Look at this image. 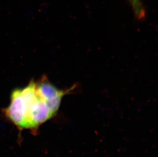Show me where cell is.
Masks as SVG:
<instances>
[{
  "label": "cell",
  "mask_w": 158,
  "mask_h": 157,
  "mask_svg": "<svg viewBox=\"0 0 158 157\" xmlns=\"http://www.w3.org/2000/svg\"><path fill=\"white\" fill-rule=\"evenodd\" d=\"M8 119L20 129L29 128L27 107L21 94V89L12 91L10 104L4 110Z\"/></svg>",
  "instance_id": "obj_1"
},
{
  "label": "cell",
  "mask_w": 158,
  "mask_h": 157,
  "mask_svg": "<svg viewBox=\"0 0 158 157\" xmlns=\"http://www.w3.org/2000/svg\"><path fill=\"white\" fill-rule=\"evenodd\" d=\"M27 113L29 128L31 129L38 127L55 114L48 103L39 95L35 101L28 106Z\"/></svg>",
  "instance_id": "obj_2"
},
{
  "label": "cell",
  "mask_w": 158,
  "mask_h": 157,
  "mask_svg": "<svg viewBox=\"0 0 158 157\" xmlns=\"http://www.w3.org/2000/svg\"><path fill=\"white\" fill-rule=\"evenodd\" d=\"M36 91L37 95L48 103L51 109L56 113L60 107L61 99L68 91L58 89L43 77L39 82H35Z\"/></svg>",
  "instance_id": "obj_3"
},
{
  "label": "cell",
  "mask_w": 158,
  "mask_h": 157,
  "mask_svg": "<svg viewBox=\"0 0 158 157\" xmlns=\"http://www.w3.org/2000/svg\"><path fill=\"white\" fill-rule=\"evenodd\" d=\"M135 13L138 17H142L144 15V10L140 0H129Z\"/></svg>",
  "instance_id": "obj_4"
}]
</instances>
